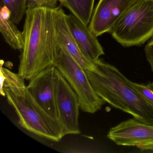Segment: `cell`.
I'll list each match as a JSON object with an SVG mask.
<instances>
[{"instance_id": "9a60e30c", "label": "cell", "mask_w": 153, "mask_h": 153, "mask_svg": "<svg viewBox=\"0 0 153 153\" xmlns=\"http://www.w3.org/2000/svg\"><path fill=\"white\" fill-rule=\"evenodd\" d=\"M2 2L11 12L10 19L16 25L19 24L26 14L27 0H2Z\"/></svg>"}, {"instance_id": "4fadbf2b", "label": "cell", "mask_w": 153, "mask_h": 153, "mask_svg": "<svg viewBox=\"0 0 153 153\" xmlns=\"http://www.w3.org/2000/svg\"><path fill=\"white\" fill-rule=\"evenodd\" d=\"M0 32L5 42L12 49L22 51L24 46L23 33L11 19L0 17Z\"/></svg>"}, {"instance_id": "8992f818", "label": "cell", "mask_w": 153, "mask_h": 153, "mask_svg": "<svg viewBox=\"0 0 153 153\" xmlns=\"http://www.w3.org/2000/svg\"><path fill=\"white\" fill-rule=\"evenodd\" d=\"M55 94L59 121L64 136L79 134V116L80 105L78 97L58 69L55 80Z\"/></svg>"}, {"instance_id": "277c9868", "label": "cell", "mask_w": 153, "mask_h": 153, "mask_svg": "<svg viewBox=\"0 0 153 153\" xmlns=\"http://www.w3.org/2000/svg\"><path fill=\"white\" fill-rule=\"evenodd\" d=\"M110 33L124 47L146 42L153 36V0H136Z\"/></svg>"}, {"instance_id": "7a4b0ae2", "label": "cell", "mask_w": 153, "mask_h": 153, "mask_svg": "<svg viewBox=\"0 0 153 153\" xmlns=\"http://www.w3.org/2000/svg\"><path fill=\"white\" fill-rule=\"evenodd\" d=\"M93 71L85 70L96 94L114 108L153 125V106L145 101L114 66L98 59Z\"/></svg>"}, {"instance_id": "30bf717a", "label": "cell", "mask_w": 153, "mask_h": 153, "mask_svg": "<svg viewBox=\"0 0 153 153\" xmlns=\"http://www.w3.org/2000/svg\"><path fill=\"white\" fill-rule=\"evenodd\" d=\"M53 21L56 39L66 49L71 56L85 70L93 71L95 68L94 61L86 57L78 46L71 35L66 23V13L60 7L53 10Z\"/></svg>"}, {"instance_id": "52a82bcc", "label": "cell", "mask_w": 153, "mask_h": 153, "mask_svg": "<svg viewBox=\"0 0 153 153\" xmlns=\"http://www.w3.org/2000/svg\"><path fill=\"white\" fill-rule=\"evenodd\" d=\"M107 137L119 146L136 147L141 151L153 150V125L135 118L111 128Z\"/></svg>"}, {"instance_id": "8fae6325", "label": "cell", "mask_w": 153, "mask_h": 153, "mask_svg": "<svg viewBox=\"0 0 153 153\" xmlns=\"http://www.w3.org/2000/svg\"><path fill=\"white\" fill-rule=\"evenodd\" d=\"M65 19L71 35L86 57L94 62L104 54L103 49L97 37L90 31L88 26L71 13L66 14Z\"/></svg>"}, {"instance_id": "ac0fdd59", "label": "cell", "mask_w": 153, "mask_h": 153, "mask_svg": "<svg viewBox=\"0 0 153 153\" xmlns=\"http://www.w3.org/2000/svg\"><path fill=\"white\" fill-rule=\"evenodd\" d=\"M145 55L153 71V39L149 42L145 48Z\"/></svg>"}, {"instance_id": "e0dca14e", "label": "cell", "mask_w": 153, "mask_h": 153, "mask_svg": "<svg viewBox=\"0 0 153 153\" xmlns=\"http://www.w3.org/2000/svg\"><path fill=\"white\" fill-rule=\"evenodd\" d=\"M59 0H27V9L45 8L54 9L57 7Z\"/></svg>"}, {"instance_id": "5b68a950", "label": "cell", "mask_w": 153, "mask_h": 153, "mask_svg": "<svg viewBox=\"0 0 153 153\" xmlns=\"http://www.w3.org/2000/svg\"><path fill=\"white\" fill-rule=\"evenodd\" d=\"M53 66L65 78L77 95L80 108L83 111L94 113L106 103L94 91L85 70L78 64L58 41Z\"/></svg>"}, {"instance_id": "7c38bea8", "label": "cell", "mask_w": 153, "mask_h": 153, "mask_svg": "<svg viewBox=\"0 0 153 153\" xmlns=\"http://www.w3.org/2000/svg\"><path fill=\"white\" fill-rule=\"evenodd\" d=\"M95 0H59L62 7L69 10L87 26L89 25L94 10Z\"/></svg>"}, {"instance_id": "d6986e66", "label": "cell", "mask_w": 153, "mask_h": 153, "mask_svg": "<svg viewBox=\"0 0 153 153\" xmlns=\"http://www.w3.org/2000/svg\"><path fill=\"white\" fill-rule=\"evenodd\" d=\"M11 13L8 8L3 6L1 7L0 11V17L5 19H10L11 18Z\"/></svg>"}, {"instance_id": "3957f363", "label": "cell", "mask_w": 153, "mask_h": 153, "mask_svg": "<svg viewBox=\"0 0 153 153\" xmlns=\"http://www.w3.org/2000/svg\"><path fill=\"white\" fill-rule=\"evenodd\" d=\"M4 89L8 102L16 111L21 127L39 137L56 142L65 136L59 123L35 102L27 89L24 96L16 95L7 88Z\"/></svg>"}, {"instance_id": "ffe728a7", "label": "cell", "mask_w": 153, "mask_h": 153, "mask_svg": "<svg viewBox=\"0 0 153 153\" xmlns=\"http://www.w3.org/2000/svg\"><path fill=\"white\" fill-rule=\"evenodd\" d=\"M5 79H6V77L4 76L2 71L0 70V84H1L0 92H1V95L3 97H6V93L4 89V83Z\"/></svg>"}, {"instance_id": "9c48e42d", "label": "cell", "mask_w": 153, "mask_h": 153, "mask_svg": "<svg viewBox=\"0 0 153 153\" xmlns=\"http://www.w3.org/2000/svg\"><path fill=\"white\" fill-rule=\"evenodd\" d=\"M136 0H99L88 25L97 37L110 33L113 27Z\"/></svg>"}, {"instance_id": "2e32d148", "label": "cell", "mask_w": 153, "mask_h": 153, "mask_svg": "<svg viewBox=\"0 0 153 153\" xmlns=\"http://www.w3.org/2000/svg\"><path fill=\"white\" fill-rule=\"evenodd\" d=\"M128 82L145 101L153 106V82L146 85L137 84L129 80Z\"/></svg>"}, {"instance_id": "ba28073f", "label": "cell", "mask_w": 153, "mask_h": 153, "mask_svg": "<svg viewBox=\"0 0 153 153\" xmlns=\"http://www.w3.org/2000/svg\"><path fill=\"white\" fill-rule=\"evenodd\" d=\"M57 71L54 66L43 71L30 80L27 89L35 102L49 116L59 122L55 94Z\"/></svg>"}, {"instance_id": "6da1fadb", "label": "cell", "mask_w": 153, "mask_h": 153, "mask_svg": "<svg viewBox=\"0 0 153 153\" xmlns=\"http://www.w3.org/2000/svg\"><path fill=\"white\" fill-rule=\"evenodd\" d=\"M53 10L40 8L27 10L18 72L26 80L54 65L57 41Z\"/></svg>"}, {"instance_id": "5bb4252c", "label": "cell", "mask_w": 153, "mask_h": 153, "mask_svg": "<svg viewBox=\"0 0 153 153\" xmlns=\"http://www.w3.org/2000/svg\"><path fill=\"white\" fill-rule=\"evenodd\" d=\"M0 70L2 71L6 77L4 83V88H9L12 93L18 96L26 95L27 91V86L25 85V79L19 74L11 72L7 69L3 68L4 61L1 60Z\"/></svg>"}]
</instances>
